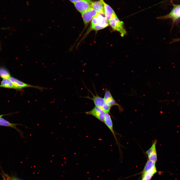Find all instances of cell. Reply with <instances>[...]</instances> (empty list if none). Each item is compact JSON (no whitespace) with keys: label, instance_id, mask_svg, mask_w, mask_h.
Instances as JSON below:
<instances>
[{"label":"cell","instance_id":"obj_1","mask_svg":"<svg viewBox=\"0 0 180 180\" xmlns=\"http://www.w3.org/2000/svg\"><path fill=\"white\" fill-rule=\"evenodd\" d=\"M90 92L92 95L93 97L91 98L89 96H87L84 98L92 100L95 106L102 109L106 113H109L112 107L110 106L107 104L104 98L99 96L97 94L95 96L91 92Z\"/></svg>","mask_w":180,"mask_h":180},{"label":"cell","instance_id":"obj_2","mask_svg":"<svg viewBox=\"0 0 180 180\" xmlns=\"http://www.w3.org/2000/svg\"><path fill=\"white\" fill-rule=\"evenodd\" d=\"M109 24L113 30L119 32L122 37L126 34V32L124 27L123 22L120 20L115 13L112 15L110 20Z\"/></svg>","mask_w":180,"mask_h":180},{"label":"cell","instance_id":"obj_3","mask_svg":"<svg viewBox=\"0 0 180 180\" xmlns=\"http://www.w3.org/2000/svg\"><path fill=\"white\" fill-rule=\"evenodd\" d=\"M170 2L173 7L170 12L166 15L159 16L156 18L162 20L171 19L172 20L173 24L176 22L180 18V4H174L172 0H171Z\"/></svg>","mask_w":180,"mask_h":180},{"label":"cell","instance_id":"obj_4","mask_svg":"<svg viewBox=\"0 0 180 180\" xmlns=\"http://www.w3.org/2000/svg\"><path fill=\"white\" fill-rule=\"evenodd\" d=\"M9 79L12 83L16 89L21 90L23 88L29 87L35 88L40 90L46 89L41 87L34 86L25 83L12 77L11 76Z\"/></svg>","mask_w":180,"mask_h":180},{"label":"cell","instance_id":"obj_5","mask_svg":"<svg viewBox=\"0 0 180 180\" xmlns=\"http://www.w3.org/2000/svg\"><path fill=\"white\" fill-rule=\"evenodd\" d=\"M92 2L91 0H83L74 4L76 8L80 13L92 8Z\"/></svg>","mask_w":180,"mask_h":180},{"label":"cell","instance_id":"obj_6","mask_svg":"<svg viewBox=\"0 0 180 180\" xmlns=\"http://www.w3.org/2000/svg\"><path fill=\"white\" fill-rule=\"evenodd\" d=\"M87 114L92 115L101 122H104L106 112L102 109L95 106L91 110L85 112Z\"/></svg>","mask_w":180,"mask_h":180},{"label":"cell","instance_id":"obj_7","mask_svg":"<svg viewBox=\"0 0 180 180\" xmlns=\"http://www.w3.org/2000/svg\"><path fill=\"white\" fill-rule=\"evenodd\" d=\"M98 13L92 8L81 13L84 24H88Z\"/></svg>","mask_w":180,"mask_h":180},{"label":"cell","instance_id":"obj_8","mask_svg":"<svg viewBox=\"0 0 180 180\" xmlns=\"http://www.w3.org/2000/svg\"><path fill=\"white\" fill-rule=\"evenodd\" d=\"M2 117H0V126L12 128L16 129L18 132L20 136L22 138H24V136L23 132L17 128L16 127L17 125H21L24 126L26 128H28L25 126L20 124H16L11 123L6 120L2 118Z\"/></svg>","mask_w":180,"mask_h":180},{"label":"cell","instance_id":"obj_9","mask_svg":"<svg viewBox=\"0 0 180 180\" xmlns=\"http://www.w3.org/2000/svg\"><path fill=\"white\" fill-rule=\"evenodd\" d=\"M104 98L106 102L110 106L112 107V106L116 105L118 107L120 110H122V108L121 106L114 100L110 90L106 89L105 90Z\"/></svg>","mask_w":180,"mask_h":180},{"label":"cell","instance_id":"obj_10","mask_svg":"<svg viewBox=\"0 0 180 180\" xmlns=\"http://www.w3.org/2000/svg\"><path fill=\"white\" fill-rule=\"evenodd\" d=\"M104 124L110 129L114 137L116 143L118 145V142L117 140L113 128V125L112 120L110 115L108 113H106L104 121Z\"/></svg>","mask_w":180,"mask_h":180},{"label":"cell","instance_id":"obj_11","mask_svg":"<svg viewBox=\"0 0 180 180\" xmlns=\"http://www.w3.org/2000/svg\"><path fill=\"white\" fill-rule=\"evenodd\" d=\"M103 0L92 2V8L98 13L103 15H104V4Z\"/></svg>","mask_w":180,"mask_h":180},{"label":"cell","instance_id":"obj_12","mask_svg":"<svg viewBox=\"0 0 180 180\" xmlns=\"http://www.w3.org/2000/svg\"><path fill=\"white\" fill-rule=\"evenodd\" d=\"M104 15L107 21L109 24V22L112 15L115 13L113 9L109 5L105 3L103 0Z\"/></svg>","mask_w":180,"mask_h":180},{"label":"cell","instance_id":"obj_13","mask_svg":"<svg viewBox=\"0 0 180 180\" xmlns=\"http://www.w3.org/2000/svg\"><path fill=\"white\" fill-rule=\"evenodd\" d=\"M109 25L105 18L104 17L103 21L100 23L91 27V28L95 30H98L105 28Z\"/></svg>","mask_w":180,"mask_h":180},{"label":"cell","instance_id":"obj_14","mask_svg":"<svg viewBox=\"0 0 180 180\" xmlns=\"http://www.w3.org/2000/svg\"><path fill=\"white\" fill-rule=\"evenodd\" d=\"M1 87L15 89L14 86L9 79H2L0 84Z\"/></svg>","mask_w":180,"mask_h":180},{"label":"cell","instance_id":"obj_15","mask_svg":"<svg viewBox=\"0 0 180 180\" xmlns=\"http://www.w3.org/2000/svg\"><path fill=\"white\" fill-rule=\"evenodd\" d=\"M104 18L101 14L98 13L92 20L91 27L102 22Z\"/></svg>","mask_w":180,"mask_h":180},{"label":"cell","instance_id":"obj_16","mask_svg":"<svg viewBox=\"0 0 180 180\" xmlns=\"http://www.w3.org/2000/svg\"><path fill=\"white\" fill-rule=\"evenodd\" d=\"M0 77L4 79H9L11 77L8 71L4 67H0Z\"/></svg>","mask_w":180,"mask_h":180},{"label":"cell","instance_id":"obj_17","mask_svg":"<svg viewBox=\"0 0 180 180\" xmlns=\"http://www.w3.org/2000/svg\"><path fill=\"white\" fill-rule=\"evenodd\" d=\"M156 162L148 159L142 173L146 172L156 167Z\"/></svg>","mask_w":180,"mask_h":180},{"label":"cell","instance_id":"obj_18","mask_svg":"<svg viewBox=\"0 0 180 180\" xmlns=\"http://www.w3.org/2000/svg\"><path fill=\"white\" fill-rule=\"evenodd\" d=\"M157 140H155L153 142L152 144L150 147L146 152V153L148 156H150L154 151L156 150V144Z\"/></svg>","mask_w":180,"mask_h":180},{"label":"cell","instance_id":"obj_19","mask_svg":"<svg viewBox=\"0 0 180 180\" xmlns=\"http://www.w3.org/2000/svg\"><path fill=\"white\" fill-rule=\"evenodd\" d=\"M148 157V160L156 163L157 159L156 150L153 152Z\"/></svg>","mask_w":180,"mask_h":180},{"label":"cell","instance_id":"obj_20","mask_svg":"<svg viewBox=\"0 0 180 180\" xmlns=\"http://www.w3.org/2000/svg\"><path fill=\"white\" fill-rule=\"evenodd\" d=\"M153 175L149 172H146L142 174L141 180H150Z\"/></svg>","mask_w":180,"mask_h":180},{"label":"cell","instance_id":"obj_21","mask_svg":"<svg viewBox=\"0 0 180 180\" xmlns=\"http://www.w3.org/2000/svg\"><path fill=\"white\" fill-rule=\"evenodd\" d=\"M10 180H20L14 177H10L8 176H6Z\"/></svg>","mask_w":180,"mask_h":180},{"label":"cell","instance_id":"obj_22","mask_svg":"<svg viewBox=\"0 0 180 180\" xmlns=\"http://www.w3.org/2000/svg\"><path fill=\"white\" fill-rule=\"evenodd\" d=\"M71 2H72L73 3V4L80 1H81L83 0H69Z\"/></svg>","mask_w":180,"mask_h":180},{"label":"cell","instance_id":"obj_23","mask_svg":"<svg viewBox=\"0 0 180 180\" xmlns=\"http://www.w3.org/2000/svg\"><path fill=\"white\" fill-rule=\"evenodd\" d=\"M8 115V114H2V115H0V117H2L6 115Z\"/></svg>","mask_w":180,"mask_h":180},{"label":"cell","instance_id":"obj_24","mask_svg":"<svg viewBox=\"0 0 180 180\" xmlns=\"http://www.w3.org/2000/svg\"><path fill=\"white\" fill-rule=\"evenodd\" d=\"M4 180H7L6 179H5Z\"/></svg>","mask_w":180,"mask_h":180}]
</instances>
